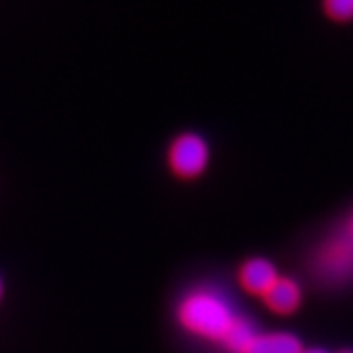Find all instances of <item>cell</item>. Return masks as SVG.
Here are the masks:
<instances>
[{"label":"cell","instance_id":"6da1fadb","mask_svg":"<svg viewBox=\"0 0 353 353\" xmlns=\"http://www.w3.org/2000/svg\"><path fill=\"white\" fill-rule=\"evenodd\" d=\"M176 322L187 334L222 345L240 320V312L220 289L196 287L187 290L176 304Z\"/></svg>","mask_w":353,"mask_h":353},{"label":"cell","instance_id":"7a4b0ae2","mask_svg":"<svg viewBox=\"0 0 353 353\" xmlns=\"http://www.w3.org/2000/svg\"><path fill=\"white\" fill-rule=\"evenodd\" d=\"M312 273L318 281L330 287H340L353 279V234L343 228L341 232L322 241L312 255Z\"/></svg>","mask_w":353,"mask_h":353},{"label":"cell","instance_id":"3957f363","mask_svg":"<svg viewBox=\"0 0 353 353\" xmlns=\"http://www.w3.org/2000/svg\"><path fill=\"white\" fill-rule=\"evenodd\" d=\"M167 161L173 171V175L185 181H192L206 171L208 161H210V150L206 139L194 134V132H185L176 136L167 152Z\"/></svg>","mask_w":353,"mask_h":353},{"label":"cell","instance_id":"277c9868","mask_svg":"<svg viewBox=\"0 0 353 353\" xmlns=\"http://www.w3.org/2000/svg\"><path fill=\"white\" fill-rule=\"evenodd\" d=\"M279 277L281 275H279L277 267L271 263L269 259H265V257L248 259L240 267V275H238L241 289L245 290V292H250V294L261 296V299L277 283Z\"/></svg>","mask_w":353,"mask_h":353},{"label":"cell","instance_id":"5b68a950","mask_svg":"<svg viewBox=\"0 0 353 353\" xmlns=\"http://www.w3.org/2000/svg\"><path fill=\"white\" fill-rule=\"evenodd\" d=\"M265 304L275 314H292L303 303V289L290 277H279L271 290L263 296Z\"/></svg>","mask_w":353,"mask_h":353},{"label":"cell","instance_id":"8992f818","mask_svg":"<svg viewBox=\"0 0 353 353\" xmlns=\"http://www.w3.org/2000/svg\"><path fill=\"white\" fill-rule=\"evenodd\" d=\"M301 340L289 332H257L241 353H301Z\"/></svg>","mask_w":353,"mask_h":353},{"label":"cell","instance_id":"52a82bcc","mask_svg":"<svg viewBox=\"0 0 353 353\" xmlns=\"http://www.w3.org/2000/svg\"><path fill=\"white\" fill-rule=\"evenodd\" d=\"M324 8L336 22H347L353 18V0H324Z\"/></svg>","mask_w":353,"mask_h":353},{"label":"cell","instance_id":"ba28073f","mask_svg":"<svg viewBox=\"0 0 353 353\" xmlns=\"http://www.w3.org/2000/svg\"><path fill=\"white\" fill-rule=\"evenodd\" d=\"M301 353H328V352H326V350H320V347H314V350H306V347H304Z\"/></svg>","mask_w":353,"mask_h":353},{"label":"cell","instance_id":"9c48e42d","mask_svg":"<svg viewBox=\"0 0 353 353\" xmlns=\"http://www.w3.org/2000/svg\"><path fill=\"white\" fill-rule=\"evenodd\" d=\"M347 230H350V232H352V234H353V216H352V218H350V222H347Z\"/></svg>","mask_w":353,"mask_h":353},{"label":"cell","instance_id":"30bf717a","mask_svg":"<svg viewBox=\"0 0 353 353\" xmlns=\"http://www.w3.org/2000/svg\"><path fill=\"white\" fill-rule=\"evenodd\" d=\"M0 296H2V281H0Z\"/></svg>","mask_w":353,"mask_h":353},{"label":"cell","instance_id":"8fae6325","mask_svg":"<svg viewBox=\"0 0 353 353\" xmlns=\"http://www.w3.org/2000/svg\"><path fill=\"white\" fill-rule=\"evenodd\" d=\"M340 353H353V352H352V350H347V352H340Z\"/></svg>","mask_w":353,"mask_h":353}]
</instances>
